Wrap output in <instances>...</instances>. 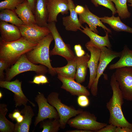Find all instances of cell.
<instances>
[{"instance_id":"6da1fadb","label":"cell","mask_w":132,"mask_h":132,"mask_svg":"<svg viewBox=\"0 0 132 132\" xmlns=\"http://www.w3.org/2000/svg\"><path fill=\"white\" fill-rule=\"evenodd\" d=\"M110 85L112 95L106 107L110 113L109 123L117 127H126L132 128V123L129 122L124 116L122 110L124 103L123 98L114 73L112 75Z\"/></svg>"},{"instance_id":"7a4b0ae2","label":"cell","mask_w":132,"mask_h":132,"mask_svg":"<svg viewBox=\"0 0 132 132\" xmlns=\"http://www.w3.org/2000/svg\"><path fill=\"white\" fill-rule=\"evenodd\" d=\"M37 44L28 41L22 36L17 40L9 42L0 39V59L12 65L22 55L32 49Z\"/></svg>"},{"instance_id":"3957f363","label":"cell","mask_w":132,"mask_h":132,"mask_svg":"<svg viewBox=\"0 0 132 132\" xmlns=\"http://www.w3.org/2000/svg\"><path fill=\"white\" fill-rule=\"evenodd\" d=\"M53 40L51 33L39 41L33 48L25 54L28 59L33 63L40 64L47 67L49 73L52 76L56 74L51 65L49 50L50 44Z\"/></svg>"},{"instance_id":"277c9868","label":"cell","mask_w":132,"mask_h":132,"mask_svg":"<svg viewBox=\"0 0 132 132\" xmlns=\"http://www.w3.org/2000/svg\"><path fill=\"white\" fill-rule=\"evenodd\" d=\"M28 71H34L38 75H44L48 72V69L43 65H38L33 63L29 60L25 54L22 55L7 70L5 80L10 81L18 75Z\"/></svg>"},{"instance_id":"5b68a950","label":"cell","mask_w":132,"mask_h":132,"mask_svg":"<svg viewBox=\"0 0 132 132\" xmlns=\"http://www.w3.org/2000/svg\"><path fill=\"white\" fill-rule=\"evenodd\" d=\"M67 124L76 129L96 132L107 125L106 123L98 121L97 117L94 114L83 111L74 118L70 119Z\"/></svg>"},{"instance_id":"8992f818","label":"cell","mask_w":132,"mask_h":132,"mask_svg":"<svg viewBox=\"0 0 132 132\" xmlns=\"http://www.w3.org/2000/svg\"><path fill=\"white\" fill-rule=\"evenodd\" d=\"M59 97L58 93L53 92L48 95L47 99L48 102L57 111L59 116L60 128L64 129L70 119L83 110L81 109L76 110L73 107L64 104L61 102Z\"/></svg>"},{"instance_id":"52a82bcc","label":"cell","mask_w":132,"mask_h":132,"mask_svg":"<svg viewBox=\"0 0 132 132\" xmlns=\"http://www.w3.org/2000/svg\"><path fill=\"white\" fill-rule=\"evenodd\" d=\"M47 27L52 35L55 43L54 48L50 51V56L59 55L64 57L67 61L74 58L75 56L70 44H66L63 41L57 29L55 22L48 23Z\"/></svg>"},{"instance_id":"ba28073f","label":"cell","mask_w":132,"mask_h":132,"mask_svg":"<svg viewBox=\"0 0 132 132\" xmlns=\"http://www.w3.org/2000/svg\"><path fill=\"white\" fill-rule=\"evenodd\" d=\"M114 73L123 99L132 101V67L117 69Z\"/></svg>"},{"instance_id":"9c48e42d","label":"cell","mask_w":132,"mask_h":132,"mask_svg":"<svg viewBox=\"0 0 132 132\" xmlns=\"http://www.w3.org/2000/svg\"><path fill=\"white\" fill-rule=\"evenodd\" d=\"M100 48L101 52L96 77L90 88L91 94L94 96H96L97 94L99 80L106 67L113 59L117 57H120L121 54V52H116L106 47Z\"/></svg>"},{"instance_id":"30bf717a","label":"cell","mask_w":132,"mask_h":132,"mask_svg":"<svg viewBox=\"0 0 132 132\" xmlns=\"http://www.w3.org/2000/svg\"><path fill=\"white\" fill-rule=\"evenodd\" d=\"M35 100L38 107V111L34 123L35 127L41 121L47 119L59 118L56 109L48 102L44 94L38 92Z\"/></svg>"},{"instance_id":"8fae6325","label":"cell","mask_w":132,"mask_h":132,"mask_svg":"<svg viewBox=\"0 0 132 132\" xmlns=\"http://www.w3.org/2000/svg\"><path fill=\"white\" fill-rule=\"evenodd\" d=\"M18 27L22 37L28 41L34 43H38L51 33L47 27L40 26L36 24H23Z\"/></svg>"},{"instance_id":"7c38bea8","label":"cell","mask_w":132,"mask_h":132,"mask_svg":"<svg viewBox=\"0 0 132 132\" xmlns=\"http://www.w3.org/2000/svg\"><path fill=\"white\" fill-rule=\"evenodd\" d=\"M22 81L17 79L12 81H0V87L6 88L14 93V100L16 107L24 106L29 102L34 107L35 104L30 101L25 95L22 89Z\"/></svg>"},{"instance_id":"4fadbf2b","label":"cell","mask_w":132,"mask_h":132,"mask_svg":"<svg viewBox=\"0 0 132 132\" xmlns=\"http://www.w3.org/2000/svg\"><path fill=\"white\" fill-rule=\"evenodd\" d=\"M85 46L90 53V57L88 62V67L90 72L88 87L90 89L96 77L101 50L100 48L94 45L89 41L86 44Z\"/></svg>"},{"instance_id":"5bb4252c","label":"cell","mask_w":132,"mask_h":132,"mask_svg":"<svg viewBox=\"0 0 132 132\" xmlns=\"http://www.w3.org/2000/svg\"><path fill=\"white\" fill-rule=\"evenodd\" d=\"M48 23L56 22L58 14H67L69 11L68 0H48Z\"/></svg>"},{"instance_id":"9a60e30c","label":"cell","mask_w":132,"mask_h":132,"mask_svg":"<svg viewBox=\"0 0 132 132\" xmlns=\"http://www.w3.org/2000/svg\"><path fill=\"white\" fill-rule=\"evenodd\" d=\"M84 8L85 10L83 12L78 14L79 19L82 24L85 23H87L89 28L97 34L99 33V32L97 29V27L98 26L102 27L108 33H111V30L106 27L101 21L100 17L91 12L87 5H85Z\"/></svg>"},{"instance_id":"2e32d148","label":"cell","mask_w":132,"mask_h":132,"mask_svg":"<svg viewBox=\"0 0 132 132\" xmlns=\"http://www.w3.org/2000/svg\"><path fill=\"white\" fill-rule=\"evenodd\" d=\"M57 77L62 83L61 88L68 92L71 95L78 96L81 95L87 96L90 95V93L86 88L75 81L74 79L59 75H58Z\"/></svg>"},{"instance_id":"e0dca14e","label":"cell","mask_w":132,"mask_h":132,"mask_svg":"<svg viewBox=\"0 0 132 132\" xmlns=\"http://www.w3.org/2000/svg\"><path fill=\"white\" fill-rule=\"evenodd\" d=\"M70 15L62 18V22L67 31L76 32L80 31L83 26L80 23L75 10L76 6L72 0H68Z\"/></svg>"},{"instance_id":"ac0fdd59","label":"cell","mask_w":132,"mask_h":132,"mask_svg":"<svg viewBox=\"0 0 132 132\" xmlns=\"http://www.w3.org/2000/svg\"><path fill=\"white\" fill-rule=\"evenodd\" d=\"M0 39L6 42L15 41L22 37L18 26L4 21H0Z\"/></svg>"},{"instance_id":"d6986e66","label":"cell","mask_w":132,"mask_h":132,"mask_svg":"<svg viewBox=\"0 0 132 132\" xmlns=\"http://www.w3.org/2000/svg\"><path fill=\"white\" fill-rule=\"evenodd\" d=\"M48 0H36L34 14L36 24L40 26L47 27L48 12Z\"/></svg>"},{"instance_id":"ffe728a7","label":"cell","mask_w":132,"mask_h":132,"mask_svg":"<svg viewBox=\"0 0 132 132\" xmlns=\"http://www.w3.org/2000/svg\"><path fill=\"white\" fill-rule=\"evenodd\" d=\"M82 28L80 31L89 37V42L91 43L100 48L107 47L109 49L111 48V45L109 38V33L106 31L105 30L106 35L102 36L92 31L86 25Z\"/></svg>"},{"instance_id":"44dd1931","label":"cell","mask_w":132,"mask_h":132,"mask_svg":"<svg viewBox=\"0 0 132 132\" xmlns=\"http://www.w3.org/2000/svg\"><path fill=\"white\" fill-rule=\"evenodd\" d=\"M14 10L23 24H36L34 13L27 0L20 4Z\"/></svg>"},{"instance_id":"7402d4cb","label":"cell","mask_w":132,"mask_h":132,"mask_svg":"<svg viewBox=\"0 0 132 132\" xmlns=\"http://www.w3.org/2000/svg\"><path fill=\"white\" fill-rule=\"evenodd\" d=\"M90 57V55L87 53L81 57L75 56L76 72L75 79L77 82L81 83L85 81L88 68V62Z\"/></svg>"},{"instance_id":"603a6c76","label":"cell","mask_w":132,"mask_h":132,"mask_svg":"<svg viewBox=\"0 0 132 132\" xmlns=\"http://www.w3.org/2000/svg\"><path fill=\"white\" fill-rule=\"evenodd\" d=\"M21 111L24 116L23 120L21 123L15 124L14 132H29L34 115L33 110L30 106L26 105Z\"/></svg>"},{"instance_id":"cb8c5ba5","label":"cell","mask_w":132,"mask_h":132,"mask_svg":"<svg viewBox=\"0 0 132 132\" xmlns=\"http://www.w3.org/2000/svg\"><path fill=\"white\" fill-rule=\"evenodd\" d=\"M100 19L102 23L108 24L115 31H124L132 33V28L122 22L119 16L115 17L113 15L110 17L105 16L101 17Z\"/></svg>"},{"instance_id":"d4e9b609","label":"cell","mask_w":132,"mask_h":132,"mask_svg":"<svg viewBox=\"0 0 132 132\" xmlns=\"http://www.w3.org/2000/svg\"><path fill=\"white\" fill-rule=\"evenodd\" d=\"M121 52L120 59L115 63L109 65V68L110 69L112 70L124 67H132V50L125 46Z\"/></svg>"},{"instance_id":"484cf974","label":"cell","mask_w":132,"mask_h":132,"mask_svg":"<svg viewBox=\"0 0 132 132\" xmlns=\"http://www.w3.org/2000/svg\"><path fill=\"white\" fill-rule=\"evenodd\" d=\"M67 61L65 66L60 67H53L56 74L64 77L75 79L76 72V63L75 57Z\"/></svg>"},{"instance_id":"4316f807","label":"cell","mask_w":132,"mask_h":132,"mask_svg":"<svg viewBox=\"0 0 132 132\" xmlns=\"http://www.w3.org/2000/svg\"><path fill=\"white\" fill-rule=\"evenodd\" d=\"M8 111L6 104H0V131L14 132L15 124L8 120L6 116Z\"/></svg>"},{"instance_id":"83f0119b","label":"cell","mask_w":132,"mask_h":132,"mask_svg":"<svg viewBox=\"0 0 132 132\" xmlns=\"http://www.w3.org/2000/svg\"><path fill=\"white\" fill-rule=\"evenodd\" d=\"M0 20L11 23L18 27L23 24L14 10L4 9L0 11Z\"/></svg>"},{"instance_id":"f1b7e54d","label":"cell","mask_w":132,"mask_h":132,"mask_svg":"<svg viewBox=\"0 0 132 132\" xmlns=\"http://www.w3.org/2000/svg\"><path fill=\"white\" fill-rule=\"evenodd\" d=\"M40 127L42 132H57L60 128L59 118L48 119L41 121Z\"/></svg>"},{"instance_id":"f546056e","label":"cell","mask_w":132,"mask_h":132,"mask_svg":"<svg viewBox=\"0 0 132 132\" xmlns=\"http://www.w3.org/2000/svg\"><path fill=\"white\" fill-rule=\"evenodd\" d=\"M115 5L117 13L121 19L129 18L131 13L128 9L127 0H111Z\"/></svg>"},{"instance_id":"4dcf8cb0","label":"cell","mask_w":132,"mask_h":132,"mask_svg":"<svg viewBox=\"0 0 132 132\" xmlns=\"http://www.w3.org/2000/svg\"><path fill=\"white\" fill-rule=\"evenodd\" d=\"M25 0H5L0 2V11L4 9L15 10Z\"/></svg>"},{"instance_id":"1f68e13d","label":"cell","mask_w":132,"mask_h":132,"mask_svg":"<svg viewBox=\"0 0 132 132\" xmlns=\"http://www.w3.org/2000/svg\"><path fill=\"white\" fill-rule=\"evenodd\" d=\"M91 2L96 7L99 5L103 6L110 9L112 12L113 15L117 13L116 9L111 0H90Z\"/></svg>"},{"instance_id":"d6a6232c","label":"cell","mask_w":132,"mask_h":132,"mask_svg":"<svg viewBox=\"0 0 132 132\" xmlns=\"http://www.w3.org/2000/svg\"><path fill=\"white\" fill-rule=\"evenodd\" d=\"M87 96L81 95L78 96L77 99L78 105L82 107H85L89 104V100Z\"/></svg>"},{"instance_id":"836d02e7","label":"cell","mask_w":132,"mask_h":132,"mask_svg":"<svg viewBox=\"0 0 132 132\" xmlns=\"http://www.w3.org/2000/svg\"><path fill=\"white\" fill-rule=\"evenodd\" d=\"M10 66L5 61L0 59V81L5 80L4 70Z\"/></svg>"},{"instance_id":"e575fe53","label":"cell","mask_w":132,"mask_h":132,"mask_svg":"<svg viewBox=\"0 0 132 132\" xmlns=\"http://www.w3.org/2000/svg\"><path fill=\"white\" fill-rule=\"evenodd\" d=\"M117 126L112 124H110L100 129L97 132H116Z\"/></svg>"},{"instance_id":"d590c367","label":"cell","mask_w":132,"mask_h":132,"mask_svg":"<svg viewBox=\"0 0 132 132\" xmlns=\"http://www.w3.org/2000/svg\"><path fill=\"white\" fill-rule=\"evenodd\" d=\"M76 56L78 57H81L86 54L85 51L83 50L80 44L75 45L74 47Z\"/></svg>"},{"instance_id":"8d00e7d4","label":"cell","mask_w":132,"mask_h":132,"mask_svg":"<svg viewBox=\"0 0 132 132\" xmlns=\"http://www.w3.org/2000/svg\"><path fill=\"white\" fill-rule=\"evenodd\" d=\"M22 115L21 111L17 109L15 110L12 113H10L8 116L12 121H16Z\"/></svg>"},{"instance_id":"74e56055","label":"cell","mask_w":132,"mask_h":132,"mask_svg":"<svg viewBox=\"0 0 132 132\" xmlns=\"http://www.w3.org/2000/svg\"><path fill=\"white\" fill-rule=\"evenodd\" d=\"M116 132H132V128L126 127H117Z\"/></svg>"},{"instance_id":"f35d334b","label":"cell","mask_w":132,"mask_h":132,"mask_svg":"<svg viewBox=\"0 0 132 132\" xmlns=\"http://www.w3.org/2000/svg\"><path fill=\"white\" fill-rule=\"evenodd\" d=\"M84 10V7L81 5H77L75 7V11L78 15L83 13Z\"/></svg>"},{"instance_id":"ab89813d","label":"cell","mask_w":132,"mask_h":132,"mask_svg":"<svg viewBox=\"0 0 132 132\" xmlns=\"http://www.w3.org/2000/svg\"><path fill=\"white\" fill-rule=\"evenodd\" d=\"M30 82L38 85L41 84V79L39 75L35 76L33 78V81H30Z\"/></svg>"},{"instance_id":"60d3db41","label":"cell","mask_w":132,"mask_h":132,"mask_svg":"<svg viewBox=\"0 0 132 132\" xmlns=\"http://www.w3.org/2000/svg\"><path fill=\"white\" fill-rule=\"evenodd\" d=\"M41 78V84H46L49 83L47 77L44 74L39 75Z\"/></svg>"},{"instance_id":"b9f144b4","label":"cell","mask_w":132,"mask_h":132,"mask_svg":"<svg viewBox=\"0 0 132 132\" xmlns=\"http://www.w3.org/2000/svg\"><path fill=\"white\" fill-rule=\"evenodd\" d=\"M30 6L34 13L36 0H27Z\"/></svg>"},{"instance_id":"7bdbcfd3","label":"cell","mask_w":132,"mask_h":132,"mask_svg":"<svg viewBox=\"0 0 132 132\" xmlns=\"http://www.w3.org/2000/svg\"><path fill=\"white\" fill-rule=\"evenodd\" d=\"M67 132H93L92 131L81 129H76V130L67 131Z\"/></svg>"},{"instance_id":"ee69618b","label":"cell","mask_w":132,"mask_h":132,"mask_svg":"<svg viewBox=\"0 0 132 132\" xmlns=\"http://www.w3.org/2000/svg\"><path fill=\"white\" fill-rule=\"evenodd\" d=\"M24 119V116L22 114L15 121L16 123H21L23 121Z\"/></svg>"},{"instance_id":"f6af8a7d","label":"cell","mask_w":132,"mask_h":132,"mask_svg":"<svg viewBox=\"0 0 132 132\" xmlns=\"http://www.w3.org/2000/svg\"><path fill=\"white\" fill-rule=\"evenodd\" d=\"M127 2L130 3L128 5L132 7V0H127Z\"/></svg>"},{"instance_id":"bcb514c9","label":"cell","mask_w":132,"mask_h":132,"mask_svg":"<svg viewBox=\"0 0 132 132\" xmlns=\"http://www.w3.org/2000/svg\"><path fill=\"white\" fill-rule=\"evenodd\" d=\"M2 96H3L2 94V92L1 91H0V99L1 98Z\"/></svg>"}]
</instances>
